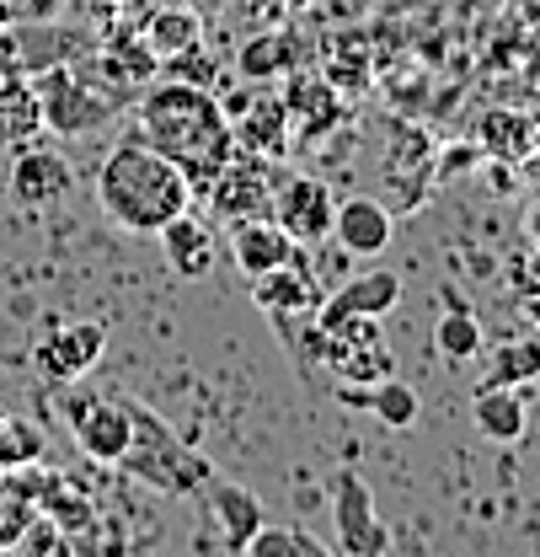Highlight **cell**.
<instances>
[{"mask_svg": "<svg viewBox=\"0 0 540 557\" xmlns=\"http://www.w3.org/2000/svg\"><path fill=\"white\" fill-rule=\"evenodd\" d=\"M135 135L155 145L161 156H172L193 177V188H203L236 156V129L219 91H209L199 81H177V75H155L150 86H139Z\"/></svg>", "mask_w": 540, "mask_h": 557, "instance_id": "cell-1", "label": "cell"}, {"mask_svg": "<svg viewBox=\"0 0 540 557\" xmlns=\"http://www.w3.org/2000/svg\"><path fill=\"white\" fill-rule=\"evenodd\" d=\"M97 199L113 214V225L135 236H155L166 220L193 209V177L129 129L97 166Z\"/></svg>", "mask_w": 540, "mask_h": 557, "instance_id": "cell-2", "label": "cell"}, {"mask_svg": "<svg viewBox=\"0 0 540 557\" xmlns=\"http://www.w3.org/2000/svg\"><path fill=\"white\" fill-rule=\"evenodd\" d=\"M124 408H129V423H135V440H129V450H124L118 467L135 483L155 487L166 498H193V493H203V483L214 478V461L203 450H193L166 418L150 413L145 403H124Z\"/></svg>", "mask_w": 540, "mask_h": 557, "instance_id": "cell-3", "label": "cell"}, {"mask_svg": "<svg viewBox=\"0 0 540 557\" xmlns=\"http://www.w3.org/2000/svg\"><path fill=\"white\" fill-rule=\"evenodd\" d=\"M27 75H33V86H38L43 124H49L54 135L80 139V135H91L97 124H108V119L118 113V102H113V97H97V91L86 86V70L43 65V70H27Z\"/></svg>", "mask_w": 540, "mask_h": 557, "instance_id": "cell-4", "label": "cell"}, {"mask_svg": "<svg viewBox=\"0 0 540 557\" xmlns=\"http://www.w3.org/2000/svg\"><path fill=\"white\" fill-rule=\"evenodd\" d=\"M332 525H338V553L348 557H380L391 547V531L375 515V493L353 467L332 472Z\"/></svg>", "mask_w": 540, "mask_h": 557, "instance_id": "cell-5", "label": "cell"}, {"mask_svg": "<svg viewBox=\"0 0 540 557\" xmlns=\"http://www.w3.org/2000/svg\"><path fill=\"white\" fill-rule=\"evenodd\" d=\"M70 413V434L80 445V456L91 467H118L129 440H135V423L124 403H108V397H65Z\"/></svg>", "mask_w": 540, "mask_h": 557, "instance_id": "cell-6", "label": "cell"}, {"mask_svg": "<svg viewBox=\"0 0 540 557\" xmlns=\"http://www.w3.org/2000/svg\"><path fill=\"white\" fill-rule=\"evenodd\" d=\"M209 188V205L214 214H225V220H247V214H273V177H268V156H258V150H241L236 145V156L203 183Z\"/></svg>", "mask_w": 540, "mask_h": 557, "instance_id": "cell-7", "label": "cell"}, {"mask_svg": "<svg viewBox=\"0 0 540 557\" xmlns=\"http://www.w3.org/2000/svg\"><path fill=\"white\" fill-rule=\"evenodd\" d=\"M225 113H230V129H236V145L241 150H258V156H278L284 150V129H289V108H284V91L268 86V81H252L247 91L236 97H219Z\"/></svg>", "mask_w": 540, "mask_h": 557, "instance_id": "cell-8", "label": "cell"}, {"mask_svg": "<svg viewBox=\"0 0 540 557\" xmlns=\"http://www.w3.org/2000/svg\"><path fill=\"white\" fill-rule=\"evenodd\" d=\"M102 354H108L102 322H54V327L43 333V344L33 348V364H38V375H49L54 386H70V381L91 375V370L102 364Z\"/></svg>", "mask_w": 540, "mask_h": 557, "instance_id": "cell-9", "label": "cell"}, {"mask_svg": "<svg viewBox=\"0 0 540 557\" xmlns=\"http://www.w3.org/2000/svg\"><path fill=\"white\" fill-rule=\"evenodd\" d=\"M5 188H11V199L22 209H49L75 188V166H70L60 150H49V145L33 139V145H16V156L5 166Z\"/></svg>", "mask_w": 540, "mask_h": 557, "instance_id": "cell-10", "label": "cell"}, {"mask_svg": "<svg viewBox=\"0 0 540 557\" xmlns=\"http://www.w3.org/2000/svg\"><path fill=\"white\" fill-rule=\"evenodd\" d=\"M332 214H338V194H332L322 177H311V172H294V177L273 194V220H278L300 247L327 242V236H332Z\"/></svg>", "mask_w": 540, "mask_h": 557, "instance_id": "cell-11", "label": "cell"}, {"mask_svg": "<svg viewBox=\"0 0 540 557\" xmlns=\"http://www.w3.org/2000/svg\"><path fill=\"white\" fill-rule=\"evenodd\" d=\"M252 300H258V311H268V317H316V306H322L327 295H322L316 274H311L305 252L294 247L289 263H278V269L252 278Z\"/></svg>", "mask_w": 540, "mask_h": 557, "instance_id": "cell-12", "label": "cell"}, {"mask_svg": "<svg viewBox=\"0 0 540 557\" xmlns=\"http://www.w3.org/2000/svg\"><path fill=\"white\" fill-rule=\"evenodd\" d=\"M209 493V520H214V531H219V547L236 557H247V542L263 531V498L252 493V487L241 483H225V478H209L203 483Z\"/></svg>", "mask_w": 540, "mask_h": 557, "instance_id": "cell-13", "label": "cell"}, {"mask_svg": "<svg viewBox=\"0 0 540 557\" xmlns=\"http://www.w3.org/2000/svg\"><path fill=\"white\" fill-rule=\"evenodd\" d=\"M294 236L273 220V214H247V220H230V263L241 269L247 278L268 274L278 263L294 258Z\"/></svg>", "mask_w": 540, "mask_h": 557, "instance_id": "cell-14", "label": "cell"}, {"mask_svg": "<svg viewBox=\"0 0 540 557\" xmlns=\"http://www.w3.org/2000/svg\"><path fill=\"white\" fill-rule=\"evenodd\" d=\"M397 300H402V278L391 274V269H369V274L348 278L338 284L322 306H316V322L327 327V322H338V317H391L397 311Z\"/></svg>", "mask_w": 540, "mask_h": 557, "instance_id": "cell-15", "label": "cell"}, {"mask_svg": "<svg viewBox=\"0 0 540 557\" xmlns=\"http://www.w3.org/2000/svg\"><path fill=\"white\" fill-rule=\"evenodd\" d=\"M155 236H161V252H166V263H172L177 278H203L219 263V236H214V225L199 220L193 209H183L177 220H166Z\"/></svg>", "mask_w": 540, "mask_h": 557, "instance_id": "cell-16", "label": "cell"}, {"mask_svg": "<svg viewBox=\"0 0 540 557\" xmlns=\"http://www.w3.org/2000/svg\"><path fill=\"white\" fill-rule=\"evenodd\" d=\"M332 236L348 258H380L397 236V220L380 199H338V214H332Z\"/></svg>", "mask_w": 540, "mask_h": 557, "instance_id": "cell-17", "label": "cell"}, {"mask_svg": "<svg viewBox=\"0 0 540 557\" xmlns=\"http://www.w3.org/2000/svg\"><path fill=\"white\" fill-rule=\"evenodd\" d=\"M284 108H289V129H300V139H322L342 119V97L327 86V75H284Z\"/></svg>", "mask_w": 540, "mask_h": 557, "instance_id": "cell-18", "label": "cell"}, {"mask_svg": "<svg viewBox=\"0 0 540 557\" xmlns=\"http://www.w3.org/2000/svg\"><path fill=\"white\" fill-rule=\"evenodd\" d=\"M43 102L27 70H0V145H33L43 135Z\"/></svg>", "mask_w": 540, "mask_h": 557, "instance_id": "cell-19", "label": "cell"}, {"mask_svg": "<svg viewBox=\"0 0 540 557\" xmlns=\"http://www.w3.org/2000/svg\"><path fill=\"white\" fill-rule=\"evenodd\" d=\"M472 418H476V434L492 440V445H514L530 429V408H525V397L514 386H481L472 397Z\"/></svg>", "mask_w": 540, "mask_h": 557, "instance_id": "cell-20", "label": "cell"}, {"mask_svg": "<svg viewBox=\"0 0 540 557\" xmlns=\"http://www.w3.org/2000/svg\"><path fill=\"white\" fill-rule=\"evenodd\" d=\"M145 44L155 49V60H183L203 44V16L193 5H161L150 22H145Z\"/></svg>", "mask_w": 540, "mask_h": 557, "instance_id": "cell-21", "label": "cell"}, {"mask_svg": "<svg viewBox=\"0 0 540 557\" xmlns=\"http://www.w3.org/2000/svg\"><path fill=\"white\" fill-rule=\"evenodd\" d=\"M434 348H439L450 364H466V359H476V354L487 348V333H481L476 311L455 289H444V317H439V327H434Z\"/></svg>", "mask_w": 540, "mask_h": 557, "instance_id": "cell-22", "label": "cell"}, {"mask_svg": "<svg viewBox=\"0 0 540 557\" xmlns=\"http://www.w3.org/2000/svg\"><path fill=\"white\" fill-rule=\"evenodd\" d=\"M294 70V38L289 33H258L236 49V75L241 81H284Z\"/></svg>", "mask_w": 540, "mask_h": 557, "instance_id": "cell-23", "label": "cell"}, {"mask_svg": "<svg viewBox=\"0 0 540 557\" xmlns=\"http://www.w3.org/2000/svg\"><path fill=\"white\" fill-rule=\"evenodd\" d=\"M481 150L492 156V161H519V156H530L536 150V124L530 119H519V113H503V108H492L487 119H481Z\"/></svg>", "mask_w": 540, "mask_h": 557, "instance_id": "cell-24", "label": "cell"}, {"mask_svg": "<svg viewBox=\"0 0 540 557\" xmlns=\"http://www.w3.org/2000/svg\"><path fill=\"white\" fill-rule=\"evenodd\" d=\"M530 381H540V338H514L492 348L481 386H530Z\"/></svg>", "mask_w": 540, "mask_h": 557, "instance_id": "cell-25", "label": "cell"}, {"mask_svg": "<svg viewBox=\"0 0 540 557\" xmlns=\"http://www.w3.org/2000/svg\"><path fill=\"white\" fill-rule=\"evenodd\" d=\"M247 557H332V547L322 536H311L305 525H268L247 542Z\"/></svg>", "mask_w": 540, "mask_h": 557, "instance_id": "cell-26", "label": "cell"}, {"mask_svg": "<svg viewBox=\"0 0 540 557\" xmlns=\"http://www.w3.org/2000/svg\"><path fill=\"white\" fill-rule=\"evenodd\" d=\"M327 86L338 97H359L369 86V49L359 38H332V49H327Z\"/></svg>", "mask_w": 540, "mask_h": 557, "instance_id": "cell-27", "label": "cell"}, {"mask_svg": "<svg viewBox=\"0 0 540 557\" xmlns=\"http://www.w3.org/2000/svg\"><path fill=\"white\" fill-rule=\"evenodd\" d=\"M33 461H43V429L0 408V472H16V467H33Z\"/></svg>", "mask_w": 540, "mask_h": 557, "instance_id": "cell-28", "label": "cell"}, {"mask_svg": "<svg viewBox=\"0 0 540 557\" xmlns=\"http://www.w3.org/2000/svg\"><path fill=\"white\" fill-rule=\"evenodd\" d=\"M364 408L380 418L386 429H412L417 423V392L406 381H397V375H386V381H375L364 392Z\"/></svg>", "mask_w": 540, "mask_h": 557, "instance_id": "cell-29", "label": "cell"}, {"mask_svg": "<svg viewBox=\"0 0 540 557\" xmlns=\"http://www.w3.org/2000/svg\"><path fill=\"white\" fill-rule=\"evenodd\" d=\"M11 553H70V536L49 520V515H43V509H38V515L27 520V531L16 536V547H11Z\"/></svg>", "mask_w": 540, "mask_h": 557, "instance_id": "cell-30", "label": "cell"}, {"mask_svg": "<svg viewBox=\"0 0 540 557\" xmlns=\"http://www.w3.org/2000/svg\"><path fill=\"white\" fill-rule=\"evenodd\" d=\"M70 0H27V5H22V11H27V16H33V22H54V16H60V11H65Z\"/></svg>", "mask_w": 540, "mask_h": 557, "instance_id": "cell-31", "label": "cell"}, {"mask_svg": "<svg viewBox=\"0 0 540 557\" xmlns=\"http://www.w3.org/2000/svg\"><path fill=\"white\" fill-rule=\"evenodd\" d=\"M519 306H525V311L540 322V284H519Z\"/></svg>", "mask_w": 540, "mask_h": 557, "instance_id": "cell-32", "label": "cell"}, {"mask_svg": "<svg viewBox=\"0 0 540 557\" xmlns=\"http://www.w3.org/2000/svg\"><path fill=\"white\" fill-rule=\"evenodd\" d=\"M519 172H525L530 183H540V156L536 150H530V156H519Z\"/></svg>", "mask_w": 540, "mask_h": 557, "instance_id": "cell-33", "label": "cell"}, {"mask_svg": "<svg viewBox=\"0 0 540 557\" xmlns=\"http://www.w3.org/2000/svg\"><path fill=\"white\" fill-rule=\"evenodd\" d=\"M284 5H289V11H300V5H311V0H284Z\"/></svg>", "mask_w": 540, "mask_h": 557, "instance_id": "cell-34", "label": "cell"}]
</instances>
